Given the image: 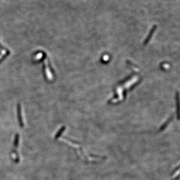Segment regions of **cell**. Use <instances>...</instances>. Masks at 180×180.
Returning a JSON list of instances; mask_svg holds the SVG:
<instances>
[{"instance_id":"obj_1","label":"cell","mask_w":180,"mask_h":180,"mask_svg":"<svg viewBox=\"0 0 180 180\" xmlns=\"http://www.w3.org/2000/svg\"><path fill=\"white\" fill-rule=\"evenodd\" d=\"M64 130H65V128L63 127V128H62V129H61L59 131V132H58V133L55 136V139H58V138H59L61 136V135H62V134L63 132L64 131Z\"/></svg>"},{"instance_id":"obj_2","label":"cell","mask_w":180,"mask_h":180,"mask_svg":"<svg viewBox=\"0 0 180 180\" xmlns=\"http://www.w3.org/2000/svg\"><path fill=\"white\" fill-rule=\"evenodd\" d=\"M19 135H16L15 137V139L14 141V147H17L19 144Z\"/></svg>"}]
</instances>
